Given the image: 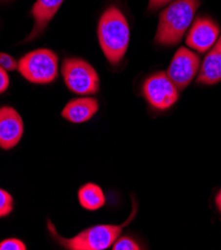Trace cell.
<instances>
[{
  "instance_id": "6da1fadb",
  "label": "cell",
  "mask_w": 221,
  "mask_h": 250,
  "mask_svg": "<svg viewBox=\"0 0 221 250\" xmlns=\"http://www.w3.org/2000/svg\"><path fill=\"white\" fill-rule=\"evenodd\" d=\"M98 37L103 52L112 65L124 58L130 42V27L125 15L116 6L109 7L102 15Z\"/></svg>"
},
{
  "instance_id": "7a4b0ae2",
  "label": "cell",
  "mask_w": 221,
  "mask_h": 250,
  "mask_svg": "<svg viewBox=\"0 0 221 250\" xmlns=\"http://www.w3.org/2000/svg\"><path fill=\"white\" fill-rule=\"evenodd\" d=\"M200 5V0H176L170 3L161 13L156 42L162 46L180 43Z\"/></svg>"
},
{
  "instance_id": "3957f363",
  "label": "cell",
  "mask_w": 221,
  "mask_h": 250,
  "mask_svg": "<svg viewBox=\"0 0 221 250\" xmlns=\"http://www.w3.org/2000/svg\"><path fill=\"white\" fill-rule=\"evenodd\" d=\"M18 70L31 83H51L58 74V56L49 49H37L20 59Z\"/></svg>"
},
{
  "instance_id": "277c9868",
  "label": "cell",
  "mask_w": 221,
  "mask_h": 250,
  "mask_svg": "<svg viewBox=\"0 0 221 250\" xmlns=\"http://www.w3.org/2000/svg\"><path fill=\"white\" fill-rule=\"evenodd\" d=\"M62 75L70 91L78 95H93L99 91L100 79L88 62L78 58H66Z\"/></svg>"
},
{
  "instance_id": "5b68a950",
  "label": "cell",
  "mask_w": 221,
  "mask_h": 250,
  "mask_svg": "<svg viewBox=\"0 0 221 250\" xmlns=\"http://www.w3.org/2000/svg\"><path fill=\"white\" fill-rule=\"evenodd\" d=\"M124 227L125 224L96 226L83 230L72 238H61V243L71 250H105L113 245Z\"/></svg>"
},
{
  "instance_id": "8992f818",
  "label": "cell",
  "mask_w": 221,
  "mask_h": 250,
  "mask_svg": "<svg viewBox=\"0 0 221 250\" xmlns=\"http://www.w3.org/2000/svg\"><path fill=\"white\" fill-rule=\"evenodd\" d=\"M146 101L154 108L164 111L173 107L179 100V91L164 72L147 78L142 87Z\"/></svg>"
},
{
  "instance_id": "52a82bcc",
  "label": "cell",
  "mask_w": 221,
  "mask_h": 250,
  "mask_svg": "<svg viewBox=\"0 0 221 250\" xmlns=\"http://www.w3.org/2000/svg\"><path fill=\"white\" fill-rule=\"evenodd\" d=\"M201 58L189 49L180 48L170 62L166 75L178 89H185L198 74Z\"/></svg>"
},
{
  "instance_id": "ba28073f",
  "label": "cell",
  "mask_w": 221,
  "mask_h": 250,
  "mask_svg": "<svg viewBox=\"0 0 221 250\" xmlns=\"http://www.w3.org/2000/svg\"><path fill=\"white\" fill-rule=\"evenodd\" d=\"M219 25L209 17L196 19L186 37V44L195 51L204 53L219 38Z\"/></svg>"
},
{
  "instance_id": "9c48e42d",
  "label": "cell",
  "mask_w": 221,
  "mask_h": 250,
  "mask_svg": "<svg viewBox=\"0 0 221 250\" xmlns=\"http://www.w3.org/2000/svg\"><path fill=\"white\" fill-rule=\"evenodd\" d=\"M24 133V124L12 107L0 108V147L10 149L18 145Z\"/></svg>"
},
{
  "instance_id": "30bf717a",
  "label": "cell",
  "mask_w": 221,
  "mask_h": 250,
  "mask_svg": "<svg viewBox=\"0 0 221 250\" xmlns=\"http://www.w3.org/2000/svg\"><path fill=\"white\" fill-rule=\"evenodd\" d=\"M99 110V103L92 97L73 99L62 111V117L67 121L81 124L89 121Z\"/></svg>"
},
{
  "instance_id": "8fae6325",
  "label": "cell",
  "mask_w": 221,
  "mask_h": 250,
  "mask_svg": "<svg viewBox=\"0 0 221 250\" xmlns=\"http://www.w3.org/2000/svg\"><path fill=\"white\" fill-rule=\"evenodd\" d=\"M221 81V35L205 56L198 82L202 85H215Z\"/></svg>"
},
{
  "instance_id": "7c38bea8",
  "label": "cell",
  "mask_w": 221,
  "mask_h": 250,
  "mask_svg": "<svg viewBox=\"0 0 221 250\" xmlns=\"http://www.w3.org/2000/svg\"><path fill=\"white\" fill-rule=\"evenodd\" d=\"M64 0H37L32 8V16L35 20L34 28L27 38L32 39L42 33L48 23L54 17Z\"/></svg>"
},
{
  "instance_id": "4fadbf2b",
  "label": "cell",
  "mask_w": 221,
  "mask_h": 250,
  "mask_svg": "<svg viewBox=\"0 0 221 250\" xmlns=\"http://www.w3.org/2000/svg\"><path fill=\"white\" fill-rule=\"evenodd\" d=\"M79 203L85 209L98 210L104 207L106 197L103 189L96 184H86L78 191Z\"/></svg>"
},
{
  "instance_id": "5bb4252c",
  "label": "cell",
  "mask_w": 221,
  "mask_h": 250,
  "mask_svg": "<svg viewBox=\"0 0 221 250\" xmlns=\"http://www.w3.org/2000/svg\"><path fill=\"white\" fill-rule=\"evenodd\" d=\"M13 197L11 194L0 188V217H5L7 216L13 209Z\"/></svg>"
},
{
  "instance_id": "9a60e30c",
  "label": "cell",
  "mask_w": 221,
  "mask_h": 250,
  "mask_svg": "<svg viewBox=\"0 0 221 250\" xmlns=\"http://www.w3.org/2000/svg\"><path fill=\"white\" fill-rule=\"evenodd\" d=\"M114 250H139L141 249L140 245L131 237L124 236L118 237L112 245Z\"/></svg>"
},
{
  "instance_id": "2e32d148",
  "label": "cell",
  "mask_w": 221,
  "mask_h": 250,
  "mask_svg": "<svg viewBox=\"0 0 221 250\" xmlns=\"http://www.w3.org/2000/svg\"><path fill=\"white\" fill-rule=\"evenodd\" d=\"M26 245L20 239L8 238L0 242V250H25Z\"/></svg>"
},
{
  "instance_id": "e0dca14e",
  "label": "cell",
  "mask_w": 221,
  "mask_h": 250,
  "mask_svg": "<svg viewBox=\"0 0 221 250\" xmlns=\"http://www.w3.org/2000/svg\"><path fill=\"white\" fill-rule=\"evenodd\" d=\"M0 66L6 71H14L18 68L16 60L9 54L0 52Z\"/></svg>"
},
{
  "instance_id": "ac0fdd59",
  "label": "cell",
  "mask_w": 221,
  "mask_h": 250,
  "mask_svg": "<svg viewBox=\"0 0 221 250\" xmlns=\"http://www.w3.org/2000/svg\"><path fill=\"white\" fill-rule=\"evenodd\" d=\"M9 86V77L6 70L0 66V94H2L7 90Z\"/></svg>"
},
{
  "instance_id": "d6986e66",
  "label": "cell",
  "mask_w": 221,
  "mask_h": 250,
  "mask_svg": "<svg viewBox=\"0 0 221 250\" xmlns=\"http://www.w3.org/2000/svg\"><path fill=\"white\" fill-rule=\"evenodd\" d=\"M173 0H150L149 3V9L152 11H156L157 9L166 5L167 3L171 2Z\"/></svg>"
},
{
  "instance_id": "ffe728a7",
  "label": "cell",
  "mask_w": 221,
  "mask_h": 250,
  "mask_svg": "<svg viewBox=\"0 0 221 250\" xmlns=\"http://www.w3.org/2000/svg\"><path fill=\"white\" fill-rule=\"evenodd\" d=\"M215 205L219 212L221 213V189L218 191V193L215 196Z\"/></svg>"
}]
</instances>
